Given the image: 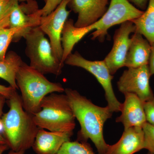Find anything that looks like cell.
<instances>
[{"label":"cell","mask_w":154,"mask_h":154,"mask_svg":"<svg viewBox=\"0 0 154 154\" xmlns=\"http://www.w3.org/2000/svg\"><path fill=\"white\" fill-rule=\"evenodd\" d=\"M64 92L75 118L81 125L77 140L87 142L91 140L99 154H106L109 145L104 139L103 128L105 122L111 118L113 112L107 105L102 107L95 105L76 90L66 88Z\"/></svg>","instance_id":"6da1fadb"},{"label":"cell","mask_w":154,"mask_h":154,"mask_svg":"<svg viewBox=\"0 0 154 154\" xmlns=\"http://www.w3.org/2000/svg\"><path fill=\"white\" fill-rule=\"evenodd\" d=\"M8 100L9 110L1 117L4 137L11 150L25 152L32 147L39 128L33 120V115L24 110L17 90Z\"/></svg>","instance_id":"7a4b0ae2"},{"label":"cell","mask_w":154,"mask_h":154,"mask_svg":"<svg viewBox=\"0 0 154 154\" xmlns=\"http://www.w3.org/2000/svg\"><path fill=\"white\" fill-rule=\"evenodd\" d=\"M44 75L24 62L16 75V82L22 94L23 108L32 115L41 110L40 104L45 96L65 91L60 83L50 82Z\"/></svg>","instance_id":"3957f363"},{"label":"cell","mask_w":154,"mask_h":154,"mask_svg":"<svg viewBox=\"0 0 154 154\" xmlns=\"http://www.w3.org/2000/svg\"><path fill=\"white\" fill-rule=\"evenodd\" d=\"M40 107V111L33 115L39 128L51 131H73L75 118L66 94H48L42 99Z\"/></svg>","instance_id":"277c9868"},{"label":"cell","mask_w":154,"mask_h":154,"mask_svg":"<svg viewBox=\"0 0 154 154\" xmlns=\"http://www.w3.org/2000/svg\"><path fill=\"white\" fill-rule=\"evenodd\" d=\"M24 38L29 66L43 75H60L64 65L54 55L50 41L40 28H33Z\"/></svg>","instance_id":"5b68a950"},{"label":"cell","mask_w":154,"mask_h":154,"mask_svg":"<svg viewBox=\"0 0 154 154\" xmlns=\"http://www.w3.org/2000/svg\"><path fill=\"white\" fill-rule=\"evenodd\" d=\"M143 12L128 0H111L107 11L100 19L82 29L85 35L95 30L91 34V39H98L99 41L103 42L107 35L108 30L112 26L137 19Z\"/></svg>","instance_id":"8992f818"},{"label":"cell","mask_w":154,"mask_h":154,"mask_svg":"<svg viewBox=\"0 0 154 154\" xmlns=\"http://www.w3.org/2000/svg\"><path fill=\"white\" fill-rule=\"evenodd\" d=\"M64 63L82 68L94 75L105 91L107 106L112 112L121 111L122 103L116 98L111 83L113 75L110 74L104 60H88L83 57L79 53L76 51L74 53L71 54L67 57Z\"/></svg>","instance_id":"52a82bcc"},{"label":"cell","mask_w":154,"mask_h":154,"mask_svg":"<svg viewBox=\"0 0 154 154\" xmlns=\"http://www.w3.org/2000/svg\"><path fill=\"white\" fill-rule=\"evenodd\" d=\"M42 17L41 9L38 8L35 0H30L19 4L17 2L10 16L9 28H14L17 32L12 42H17L36 27H39Z\"/></svg>","instance_id":"ba28073f"},{"label":"cell","mask_w":154,"mask_h":154,"mask_svg":"<svg viewBox=\"0 0 154 154\" xmlns=\"http://www.w3.org/2000/svg\"><path fill=\"white\" fill-rule=\"evenodd\" d=\"M69 2V0H63L51 13L47 16H42L39 25L43 33L49 37L54 53L62 63L63 54L61 43L62 33L65 23L70 12L66 9Z\"/></svg>","instance_id":"9c48e42d"},{"label":"cell","mask_w":154,"mask_h":154,"mask_svg":"<svg viewBox=\"0 0 154 154\" xmlns=\"http://www.w3.org/2000/svg\"><path fill=\"white\" fill-rule=\"evenodd\" d=\"M149 65L137 68H128L119 78L117 85L123 94H133L144 102L154 97L149 85Z\"/></svg>","instance_id":"30bf717a"},{"label":"cell","mask_w":154,"mask_h":154,"mask_svg":"<svg viewBox=\"0 0 154 154\" xmlns=\"http://www.w3.org/2000/svg\"><path fill=\"white\" fill-rule=\"evenodd\" d=\"M135 31L134 24L130 21L122 23L120 28L116 30L113 47L104 60L112 75L119 69L125 66L131 42L130 35Z\"/></svg>","instance_id":"8fae6325"},{"label":"cell","mask_w":154,"mask_h":154,"mask_svg":"<svg viewBox=\"0 0 154 154\" xmlns=\"http://www.w3.org/2000/svg\"><path fill=\"white\" fill-rule=\"evenodd\" d=\"M109 1L69 0L67 6L78 15L75 27L85 28L98 21L107 11Z\"/></svg>","instance_id":"7c38bea8"},{"label":"cell","mask_w":154,"mask_h":154,"mask_svg":"<svg viewBox=\"0 0 154 154\" xmlns=\"http://www.w3.org/2000/svg\"><path fill=\"white\" fill-rule=\"evenodd\" d=\"M125 100L122 103L121 114L116 119L117 122L122 123L124 130L133 127L142 128L147 122L143 102L133 94H124Z\"/></svg>","instance_id":"4fadbf2b"},{"label":"cell","mask_w":154,"mask_h":154,"mask_svg":"<svg viewBox=\"0 0 154 154\" xmlns=\"http://www.w3.org/2000/svg\"><path fill=\"white\" fill-rule=\"evenodd\" d=\"M73 134V131H48L39 128L32 148L36 154H56Z\"/></svg>","instance_id":"5bb4252c"},{"label":"cell","mask_w":154,"mask_h":154,"mask_svg":"<svg viewBox=\"0 0 154 154\" xmlns=\"http://www.w3.org/2000/svg\"><path fill=\"white\" fill-rule=\"evenodd\" d=\"M142 128L133 127L124 130L116 143L109 145L106 154H134L144 149Z\"/></svg>","instance_id":"9a60e30c"},{"label":"cell","mask_w":154,"mask_h":154,"mask_svg":"<svg viewBox=\"0 0 154 154\" xmlns=\"http://www.w3.org/2000/svg\"><path fill=\"white\" fill-rule=\"evenodd\" d=\"M152 47L149 42L138 32L134 33L125 60V66L137 68L149 65Z\"/></svg>","instance_id":"2e32d148"},{"label":"cell","mask_w":154,"mask_h":154,"mask_svg":"<svg viewBox=\"0 0 154 154\" xmlns=\"http://www.w3.org/2000/svg\"><path fill=\"white\" fill-rule=\"evenodd\" d=\"M131 21L134 24L136 31L144 36L152 48H154V0H149L142 15Z\"/></svg>","instance_id":"e0dca14e"},{"label":"cell","mask_w":154,"mask_h":154,"mask_svg":"<svg viewBox=\"0 0 154 154\" xmlns=\"http://www.w3.org/2000/svg\"><path fill=\"white\" fill-rule=\"evenodd\" d=\"M23 63L21 57L14 51L8 53L5 60L0 61V78L16 90L19 89L16 82V75Z\"/></svg>","instance_id":"ac0fdd59"},{"label":"cell","mask_w":154,"mask_h":154,"mask_svg":"<svg viewBox=\"0 0 154 154\" xmlns=\"http://www.w3.org/2000/svg\"><path fill=\"white\" fill-rule=\"evenodd\" d=\"M56 154H95L88 142L79 140L65 143Z\"/></svg>","instance_id":"d6986e66"},{"label":"cell","mask_w":154,"mask_h":154,"mask_svg":"<svg viewBox=\"0 0 154 154\" xmlns=\"http://www.w3.org/2000/svg\"><path fill=\"white\" fill-rule=\"evenodd\" d=\"M17 0H0V29L8 28L10 16Z\"/></svg>","instance_id":"ffe728a7"},{"label":"cell","mask_w":154,"mask_h":154,"mask_svg":"<svg viewBox=\"0 0 154 154\" xmlns=\"http://www.w3.org/2000/svg\"><path fill=\"white\" fill-rule=\"evenodd\" d=\"M17 30L14 28H5L0 29V61L5 58L7 50L13 41Z\"/></svg>","instance_id":"44dd1931"},{"label":"cell","mask_w":154,"mask_h":154,"mask_svg":"<svg viewBox=\"0 0 154 154\" xmlns=\"http://www.w3.org/2000/svg\"><path fill=\"white\" fill-rule=\"evenodd\" d=\"M144 133V149L154 154V125L147 122L142 127Z\"/></svg>","instance_id":"7402d4cb"},{"label":"cell","mask_w":154,"mask_h":154,"mask_svg":"<svg viewBox=\"0 0 154 154\" xmlns=\"http://www.w3.org/2000/svg\"><path fill=\"white\" fill-rule=\"evenodd\" d=\"M143 107L147 122L154 125V97L143 102Z\"/></svg>","instance_id":"603a6c76"},{"label":"cell","mask_w":154,"mask_h":154,"mask_svg":"<svg viewBox=\"0 0 154 154\" xmlns=\"http://www.w3.org/2000/svg\"><path fill=\"white\" fill-rule=\"evenodd\" d=\"M63 0H47L45 5L41 9L42 16H46L54 11Z\"/></svg>","instance_id":"cb8c5ba5"},{"label":"cell","mask_w":154,"mask_h":154,"mask_svg":"<svg viewBox=\"0 0 154 154\" xmlns=\"http://www.w3.org/2000/svg\"><path fill=\"white\" fill-rule=\"evenodd\" d=\"M16 90L11 86L6 87L0 85V94L5 96L7 99H8L10 98L14 91Z\"/></svg>","instance_id":"d4e9b609"},{"label":"cell","mask_w":154,"mask_h":154,"mask_svg":"<svg viewBox=\"0 0 154 154\" xmlns=\"http://www.w3.org/2000/svg\"><path fill=\"white\" fill-rule=\"evenodd\" d=\"M130 2L134 4L138 9L143 11L146 10L148 4L149 0H128Z\"/></svg>","instance_id":"484cf974"},{"label":"cell","mask_w":154,"mask_h":154,"mask_svg":"<svg viewBox=\"0 0 154 154\" xmlns=\"http://www.w3.org/2000/svg\"><path fill=\"white\" fill-rule=\"evenodd\" d=\"M149 69L151 75H154V48H152L149 63Z\"/></svg>","instance_id":"4316f807"},{"label":"cell","mask_w":154,"mask_h":154,"mask_svg":"<svg viewBox=\"0 0 154 154\" xmlns=\"http://www.w3.org/2000/svg\"><path fill=\"white\" fill-rule=\"evenodd\" d=\"M6 99H7L5 96L0 94V119H1L3 114V108H4Z\"/></svg>","instance_id":"83f0119b"},{"label":"cell","mask_w":154,"mask_h":154,"mask_svg":"<svg viewBox=\"0 0 154 154\" xmlns=\"http://www.w3.org/2000/svg\"><path fill=\"white\" fill-rule=\"evenodd\" d=\"M9 149H10V148L8 144L0 146V154H3L6 151L8 150Z\"/></svg>","instance_id":"f1b7e54d"},{"label":"cell","mask_w":154,"mask_h":154,"mask_svg":"<svg viewBox=\"0 0 154 154\" xmlns=\"http://www.w3.org/2000/svg\"><path fill=\"white\" fill-rule=\"evenodd\" d=\"M8 144L7 141L2 135L0 134V146Z\"/></svg>","instance_id":"f546056e"},{"label":"cell","mask_w":154,"mask_h":154,"mask_svg":"<svg viewBox=\"0 0 154 154\" xmlns=\"http://www.w3.org/2000/svg\"><path fill=\"white\" fill-rule=\"evenodd\" d=\"M4 132V125L1 119H0V134H2Z\"/></svg>","instance_id":"4dcf8cb0"},{"label":"cell","mask_w":154,"mask_h":154,"mask_svg":"<svg viewBox=\"0 0 154 154\" xmlns=\"http://www.w3.org/2000/svg\"><path fill=\"white\" fill-rule=\"evenodd\" d=\"M25 152H14L12 150H11V151L8 153V154H25Z\"/></svg>","instance_id":"1f68e13d"},{"label":"cell","mask_w":154,"mask_h":154,"mask_svg":"<svg viewBox=\"0 0 154 154\" xmlns=\"http://www.w3.org/2000/svg\"><path fill=\"white\" fill-rule=\"evenodd\" d=\"M19 2H28V1H30V0H17Z\"/></svg>","instance_id":"d6a6232c"},{"label":"cell","mask_w":154,"mask_h":154,"mask_svg":"<svg viewBox=\"0 0 154 154\" xmlns=\"http://www.w3.org/2000/svg\"><path fill=\"white\" fill-rule=\"evenodd\" d=\"M43 1H44L45 2H46V1H47V0H43Z\"/></svg>","instance_id":"836d02e7"},{"label":"cell","mask_w":154,"mask_h":154,"mask_svg":"<svg viewBox=\"0 0 154 154\" xmlns=\"http://www.w3.org/2000/svg\"><path fill=\"white\" fill-rule=\"evenodd\" d=\"M152 154V153H150L148 152V153L147 154Z\"/></svg>","instance_id":"e575fe53"}]
</instances>
